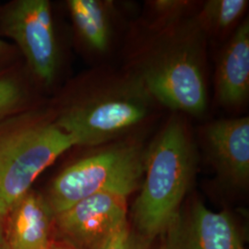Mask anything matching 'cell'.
<instances>
[{
	"instance_id": "obj_1",
	"label": "cell",
	"mask_w": 249,
	"mask_h": 249,
	"mask_svg": "<svg viewBox=\"0 0 249 249\" xmlns=\"http://www.w3.org/2000/svg\"><path fill=\"white\" fill-rule=\"evenodd\" d=\"M195 166L196 152L186 125L174 118L151 143L145 155V178L133 209L139 233L152 240L178 217Z\"/></svg>"
},
{
	"instance_id": "obj_2",
	"label": "cell",
	"mask_w": 249,
	"mask_h": 249,
	"mask_svg": "<svg viewBox=\"0 0 249 249\" xmlns=\"http://www.w3.org/2000/svg\"><path fill=\"white\" fill-rule=\"evenodd\" d=\"M151 98L139 76L118 80L65 110L54 124L75 146H97L142 121Z\"/></svg>"
},
{
	"instance_id": "obj_3",
	"label": "cell",
	"mask_w": 249,
	"mask_h": 249,
	"mask_svg": "<svg viewBox=\"0 0 249 249\" xmlns=\"http://www.w3.org/2000/svg\"><path fill=\"white\" fill-rule=\"evenodd\" d=\"M144 159L145 155L135 143L107 147L64 170L54 179L47 202L56 215L100 193L128 196L140 185Z\"/></svg>"
},
{
	"instance_id": "obj_4",
	"label": "cell",
	"mask_w": 249,
	"mask_h": 249,
	"mask_svg": "<svg viewBox=\"0 0 249 249\" xmlns=\"http://www.w3.org/2000/svg\"><path fill=\"white\" fill-rule=\"evenodd\" d=\"M75 146L53 124H34L0 135V218L29 192L39 175Z\"/></svg>"
},
{
	"instance_id": "obj_5",
	"label": "cell",
	"mask_w": 249,
	"mask_h": 249,
	"mask_svg": "<svg viewBox=\"0 0 249 249\" xmlns=\"http://www.w3.org/2000/svg\"><path fill=\"white\" fill-rule=\"evenodd\" d=\"M196 38L180 35L160 45L147 60L140 79L152 98L192 115L204 112L207 89Z\"/></svg>"
},
{
	"instance_id": "obj_6",
	"label": "cell",
	"mask_w": 249,
	"mask_h": 249,
	"mask_svg": "<svg viewBox=\"0 0 249 249\" xmlns=\"http://www.w3.org/2000/svg\"><path fill=\"white\" fill-rule=\"evenodd\" d=\"M127 197L100 193L54 215L63 237L77 249H103L127 223Z\"/></svg>"
},
{
	"instance_id": "obj_7",
	"label": "cell",
	"mask_w": 249,
	"mask_h": 249,
	"mask_svg": "<svg viewBox=\"0 0 249 249\" xmlns=\"http://www.w3.org/2000/svg\"><path fill=\"white\" fill-rule=\"evenodd\" d=\"M4 30L24 53L36 76L52 82L57 67V47L50 4L46 0H20L6 12Z\"/></svg>"
},
{
	"instance_id": "obj_8",
	"label": "cell",
	"mask_w": 249,
	"mask_h": 249,
	"mask_svg": "<svg viewBox=\"0 0 249 249\" xmlns=\"http://www.w3.org/2000/svg\"><path fill=\"white\" fill-rule=\"evenodd\" d=\"M206 142L223 173L240 184L249 177V119H223L206 129Z\"/></svg>"
},
{
	"instance_id": "obj_9",
	"label": "cell",
	"mask_w": 249,
	"mask_h": 249,
	"mask_svg": "<svg viewBox=\"0 0 249 249\" xmlns=\"http://www.w3.org/2000/svg\"><path fill=\"white\" fill-rule=\"evenodd\" d=\"M230 214L215 213L203 203L193 205L187 223L181 224L178 249H240Z\"/></svg>"
},
{
	"instance_id": "obj_10",
	"label": "cell",
	"mask_w": 249,
	"mask_h": 249,
	"mask_svg": "<svg viewBox=\"0 0 249 249\" xmlns=\"http://www.w3.org/2000/svg\"><path fill=\"white\" fill-rule=\"evenodd\" d=\"M7 243L9 249H47L54 215L42 196L28 192L9 212Z\"/></svg>"
},
{
	"instance_id": "obj_11",
	"label": "cell",
	"mask_w": 249,
	"mask_h": 249,
	"mask_svg": "<svg viewBox=\"0 0 249 249\" xmlns=\"http://www.w3.org/2000/svg\"><path fill=\"white\" fill-rule=\"evenodd\" d=\"M217 90L222 103L237 106L249 92V24L244 21L226 46L217 72Z\"/></svg>"
},
{
	"instance_id": "obj_12",
	"label": "cell",
	"mask_w": 249,
	"mask_h": 249,
	"mask_svg": "<svg viewBox=\"0 0 249 249\" xmlns=\"http://www.w3.org/2000/svg\"><path fill=\"white\" fill-rule=\"evenodd\" d=\"M69 7L75 26L83 41L95 51L105 52L111 36L106 3L98 0H71Z\"/></svg>"
},
{
	"instance_id": "obj_13",
	"label": "cell",
	"mask_w": 249,
	"mask_h": 249,
	"mask_svg": "<svg viewBox=\"0 0 249 249\" xmlns=\"http://www.w3.org/2000/svg\"><path fill=\"white\" fill-rule=\"evenodd\" d=\"M247 0H210L199 15V25L212 31H223L231 26L244 14Z\"/></svg>"
},
{
	"instance_id": "obj_14",
	"label": "cell",
	"mask_w": 249,
	"mask_h": 249,
	"mask_svg": "<svg viewBox=\"0 0 249 249\" xmlns=\"http://www.w3.org/2000/svg\"><path fill=\"white\" fill-rule=\"evenodd\" d=\"M151 240L134 231L128 223L116 232L103 249H149Z\"/></svg>"
},
{
	"instance_id": "obj_15",
	"label": "cell",
	"mask_w": 249,
	"mask_h": 249,
	"mask_svg": "<svg viewBox=\"0 0 249 249\" xmlns=\"http://www.w3.org/2000/svg\"><path fill=\"white\" fill-rule=\"evenodd\" d=\"M20 97L21 91L14 80L0 79V116L8 114L16 107Z\"/></svg>"
},
{
	"instance_id": "obj_16",
	"label": "cell",
	"mask_w": 249,
	"mask_h": 249,
	"mask_svg": "<svg viewBox=\"0 0 249 249\" xmlns=\"http://www.w3.org/2000/svg\"><path fill=\"white\" fill-rule=\"evenodd\" d=\"M182 219L180 214L161 233V242L159 249H178L179 235L181 231Z\"/></svg>"
},
{
	"instance_id": "obj_17",
	"label": "cell",
	"mask_w": 249,
	"mask_h": 249,
	"mask_svg": "<svg viewBox=\"0 0 249 249\" xmlns=\"http://www.w3.org/2000/svg\"><path fill=\"white\" fill-rule=\"evenodd\" d=\"M188 6L187 1L178 0H157L152 2L154 10L164 17H171L178 15Z\"/></svg>"
},
{
	"instance_id": "obj_18",
	"label": "cell",
	"mask_w": 249,
	"mask_h": 249,
	"mask_svg": "<svg viewBox=\"0 0 249 249\" xmlns=\"http://www.w3.org/2000/svg\"><path fill=\"white\" fill-rule=\"evenodd\" d=\"M0 249H9L8 243H7V241L4 239V236L2 234L1 227H0Z\"/></svg>"
},
{
	"instance_id": "obj_19",
	"label": "cell",
	"mask_w": 249,
	"mask_h": 249,
	"mask_svg": "<svg viewBox=\"0 0 249 249\" xmlns=\"http://www.w3.org/2000/svg\"><path fill=\"white\" fill-rule=\"evenodd\" d=\"M47 249H72L65 246H61V245H57V244H50V246L48 247Z\"/></svg>"
},
{
	"instance_id": "obj_20",
	"label": "cell",
	"mask_w": 249,
	"mask_h": 249,
	"mask_svg": "<svg viewBox=\"0 0 249 249\" xmlns=\"http://www.w3.org/2000/svg\"><path fill=\"white\" fill-rule=\"evenodd\" d=\"M6 47H7V45L3 41L0 40V53H2L6 49Z\"/></svg>"
},
{
	"instance_id": "obj_21",
	"label": "cell",
	"mask_w": 249,
	"mask_h": 249,
	"mask_svg": "<svg viewBox=\"0 0 249 249\" xmlns=\"http://www.w3.org/2000/svg\"><path fill=\"white\" fill-rule=\"evenodd\" d=\"M242 249V248H241V249Z\"/></svg>"
}]
</instances>
